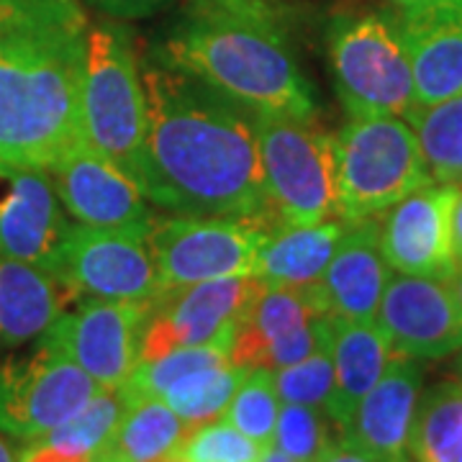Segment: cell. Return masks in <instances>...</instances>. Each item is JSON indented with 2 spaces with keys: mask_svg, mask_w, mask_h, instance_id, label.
Masks as SVG:
<instances>
[{
  "mask_svg": "<svg viewBox=\"0 0 462 462\" xmlns=\"http://www.w3.org/2000/svg\"><path fill=\"white\" fill-rule=\"evenodd\" d=\"M80 3H88L90 8L114 21H139L162 14L178 0H80Z\"/></svg>",
  "mask_w": 462,
  "mask_h": 462,
  "instance_id": "obj_35",
  "label": "cell"
},
{
  "mask_svg": "<svg viewBox=\"0 0 462 462\" xmlns=\"http://www.w3.org/2000/svg\"><path fill=\"white\" fill-rule=\"evenodd\" d=\"M54 190L75 224L134 231L147 236L154 221L152 203L139 185L85 142L50 167Z\"/></svg>",
  "mask_w": 462,
  "mask_h": 462,
  "instance_id": "obj_13",
  "label": "cell"
},
{
  "mask_svg": "<svg viewBox=\"0 0 462 462\" xmlns=\"http://www.w3.org/2000/svg\"><path fill=\"white\" fill-rule=\"evenodd\" d=\"M334 427L337 424L324 409L282 403L273 447H278L293 462H316L339 439V431L334 434Z\"/></svg>",
  "mask_w": 462,
  "mask_h": 462,
  "instance_id": "obj_32",
  "label": "cell"
},
{
  "mask_svg": "<svg viewBox=\"0 0 462 462\" xmlns=\"http://www.w3.org/2000/svg\"><path fill=\"white\" fill-rule=\"evenodd\" d=\"M411 462H462V380L434 383L419 396L413 416Z\"/></svg>",
  "mask_w": 462,
  "mask_h": 462,
  "instance_id": "obj_25",
  "label": "cell"
},
{
  "mask_svg": "<svg viewBox=\"0 0 462 462\" xmlns=\"http://www.w3.org/2000/svg\"><path fill=\"white\" fill-rule=\"evenodd\" d=\"M316 316H329L316 285H273L260 281L257 293L249 298L231 337L229 357L242 367H260L267 346L306 327Z\"/></svg>",
  "mask_w": 462,
  "mask_h": 462,
  "instance_id": "obj_20",
  "label": "cell"
},
{
  "mask_svg": "<svg viewBox=\"0 0 462 462\" xmlns=\"http://www.w3.org/2000/svg\"><path fill=\"white\" fill-rule=\"evenodd\" d=\"M263 462H293V460H291L288 455H282L278 447H270V449H267V455H264Z\"/></svg>",
  "mask_w": 462,
  "mask_h": 462,
  "instance_id": "obj_41",
  "label": "cell"
},
{
  "mask_svg": "<svg viewBox=\"0 0 462 462\" xmlns=\"http://www.w3.org/2000/svg\"><path fill=\"white\" fill-rule=\"evenodd\" d=\"M281 406L282 401L278 396V388H275L273 370L249 367L247 375L242 380V385L236 388V393L229 401L221 419H226L231 427L247 434L249 439H254L257 445L270 449L273 439H275Z\"/></svg>",
  "mask_w": 462,
  "mask_h": 462,
  "instance_id": "obj_29",
  "label": "cell"
},
{
  "mask_svg": "<svg viewBox=\"0 0 462 462\" xmlns=\"http://www.w3.org/2000/svg\"><path fill=\"white\" fill-rule=\"evenodd\" d=\"M124 411H126V398L118 388L116 391H100L98 396L93 398L75 419H69L67 424L57 427L42 439H47L57 447H65V449L78 452V455L98 457L100 449L114 437Z\"/></svg>",
  "mask_w": 462,
  "mask_h": 462,
  "instance_id": "obj_31",
  "label": "cell"
},
{
  "mask_svg": "<svg viewBox=\"0 0 462 462\" xmlns=\"http://www.w3.org/2000/svg\"><path fill=\"white\" fill-rule=\"evenodd\" d=\"M80 0H0V160L47 167L83 142Z\"/></svg>",
  "mask_w": 462,
  "mask_h": 462,
  "instance_id": "obj_3",
  "label": "cell"
},
{
  "mask_svg": "<svg viewBox=\"0 0 462 462\" xmlns=\"http://www.w3.org/2000/svg\"><path fill=\"white\" fill-rule=\"evenodd\" d=\"M329 352L334 363V391L327 413L342 431L357 403L385 373L393 349L378 321L329 316Z\"/></svg>",
  "mask_w": 462,
  "mask_h": 462,
  "instance_id": "obj_22",
  "label": "cell"
},
{
  "mask_svg": "<svg viewBox=\"0 0 462 462\" xmlns=\"http://www.w3.org/2000/svg\"><path fill=\"white\" fill-rule=\"evenodd\" d=\"M327 345H329V316H316L306 327L291 331L288 337L267 346L260 367H267V370L291 367V365L303 363L306 357H311Z\"/></svg>",
  "mask_w": 462,
  "mask_h": 462,
  "instance_id": "obj_34",
  "label": "cell"
},
{
  "mask_svg": "<svg viewBox=\"0 0 462 462\" xmlns=\"http://www.w3.org/2000/svg\"><path fill=\"white\" fill-rule=\"evenodd\" d=\"M345 229L346 218L319 224H275L257 252L254 278L296 288L321 282Z\"/></svg>",
  "mask_w": 462,
  "mask_h": 462,
  "instance_id": "obj_23",
  "label": "cell"
},
{
  "mask_svg": "<svg viewBox=\"0 0 462 462\" xmlns=\"http://www.w3.org/2000/svg\"><path fill=\"white\" fill-rule=\"evenodd\" d=\"M149 51L252 116L316 118L296 11L285 0H180Z\"/></svg>",
  "mask_w": 462,
  "mask_h": 462,
  "instance_id": "obj_2",
  "label": "cell"
},
{
  "mask_svg": "<svg viewBox=\"0 0 462 462\" xmlns=\"http://www.w3.org/2000/svg\"><path fill=\"white\" fill-rule=\"evenodd\" d=\"M314 121L257 116L264 193L278 224L342 218L337 142Z\"/></svg>",
  "mask_w": 462,
  "mask_h": 462,
  "instance_id": "obj_7",
  "label": "cell"
},
{
  "mask_svg": "<svg viewBox=\"0 0 462 462\" xmlns=\"http://www.w3.org/2000/svg\"><path fill=\"white\" fill-rule=\"evenodd\" d=\"M452 370H455V378L462 380V346L455 352V363H452Z\"/></svg>",
  "mask_w": 462,
  "mask_h": 462,
  "instance_id": "obj_42",
  "label": "cell"
},
{
  "mask_svg": "<svg viewBox=\"0 0 462 462\" xmlns=\"http://www.w3.org/2000/svg\"><path fill=\"white\" fill-rule=\"evenodd\" d=\"M260 278L231 275L162 291L149 303L139 363L162 357L180 346H231L236 321L257 293Z\"/></svg>",
  "mask_w": 462,
  "mask_h": 462,
  "instance_id": "obj_11",
  "label": "cell"
},
{
  "mask_svg": "<svg viewBox=\"0 0 462 462\" xmlns=\"http://www.w3.org/2000/svg\"><path fill=\"white\" fill-rule=\"evenodd\" d=\"M388 5H398V3H411V0H385Z\"/></svg>",
  "mask_w": 462,
  "mask_h": 462,
  "instance_id": "obj_43",
  "label": "cell"
},
{
  "mask_svg": "<svg viewBox=\"0 0 462 462\" xmlns=\"http://www.w3.org/2000/svg\"><path fill=\"white\" fill-rule=\"evenodd\" d=\"M121 391V388H118ZM126 398V396H124ZM188 430L162 398H126L114 437L98 452V462H154L165 457Z\"/></svg>",
  "mask_w": 462,
  "mask_h": 462,
  "instance_id": "obj_24",
  "label": "cell"
},
{
  "mask_svg": "<svg viewBox=\"0 0 462 462\" xmlns=\"http://www.w3.org/2000/svg\"><path fill=\"white\" fill-rule=\"evenodd\" d=\"M18 462H96L90 455H78L65 447H57L47 439H36L18 455Z\"/></svg>",
  "mask_w": 462,
  "mask_h": 462,
  "instance_id": "obj_36",
  "label": "cell"
},
{
  "mask_svg": "<svg viewBox=\"0 0 462 462\" xmlns=\"http://www.w3.org/2000/svg\"><path fill=\"white\" fill-rule=\"evenodd\" d=\"M316 462H385L375 457V455H370V452H363V449H357V447L346 445L342 439H337L334 445L319 457Z\"/></svg>",
  "mask_w": 462,
  "mask_h": 462,
  "instance_id": "obj_37",
  "label": "cell"
},
{
  "mask_svg": "<svg viewBox=\"0 0 462 462\" xmlns=\"http://www.w3.org/2000/svg\"><path fill=\"white\" fill-rule=\"evenodd\" d=\"M421 360L393 352L385 373L346 419L339 439L385 462H411L409 439L421 396Z\"/></svg>",
  "mask_w": 462,
  "mask_h": 462,
  "instance_id": "obj_18",
  "label": "cell"
},
{
  "mask_svg": "<svg viewBox=\"0 0 462 462\" xmlns=\"http://www.w3.org/2000/svg\"><path fill=\"white\" fill-rule=\"evenodd\" d=\"M275 224V218L239 216H154L147 245L162 291L254 275L257 252Z\"/></svg>",
  "mask_w": 462,
  "mask_h": 462,
  "instance_id": "obj_9",
  "label": "cell"
},
{
  "mask_svg": "<svg viewBox=\"0 0 462 462\" xmlns=\"http://www.w3.org/2000/svg\"><path fill=\"white\" fill-rule=\"evenodd\" d=\"M69 291L42 267L0 254V352L36 342L67 311Z\"/></svg>",
  "mask_w": 462,
  "mask_h": 462,
  "instance_id": "obj_21",
  "label": "cell"
},
{
  "mask_svg": "<svg viewBox=\"0 0 462 462\" xmlns=\"http://www.w3.org/2000/svg\"><path fill=\"white\" fill-rule=\"evenodd\" d=\"M51 278L78 298L152 303L162 293L144 234L83 224L67 231Z\"/></svg>",
  "mask_w": 462,
  "mask_h": 462,
  "instance_id": "obj_10",
  "label": "cell"
},
{
  "mask_svg": "<svg viewBox=\"0 0 462 462\" xmlns=\"http://www.w3.org/2000/svg\"><path fill=\"white\" fill-rule=\"evenodd\" d=\"M231 363L229 346L200 345L172 349L162 357H154L134 367L129 380L121 385V393L126 398H162L170 385H175L190 373H199L203 367Z\"/></svg>",
  "mask_w": 462,
  "mask_h": 462,
  "instance_id": "obj_28",
  "label": "cell"
},
{
  "mask_svg": "<svg viewBox=\"0 0 462 462\" xmlns=\"http://www.w3.org/2000/svg\"><path fill=\"white\" fill-rule=\"evenodd\" d=\"M337 142L342 218L383 216L431 182L421 144L403 116H349Z\"/></svg>",
  "mask_w": 462,
  "mask_h": 462,
  "instance_id": "obj_6",
  "label": "cell"
},
{
  "mask_svg": "<svg viewBox=\"0 0 462 462\" xmlns=\"http://www.w3.org/2000/svg\"><path fill=\"white\" fill-rule=\"evenodd\" d=\"M247 370L249 367L234 363L203 367L199 373H190V375L178 380L175 385H170L162 401L180 416L188 427L214 421V419L224 416L236 388L242 385V380L247 375Z\"/></svg>",
  "mask_w": 462,
  "mask_h": 462,
  "instance_id": "obj_27",
  "label": "cell"
},
{
  "mask_svg": "<svg viewBox=\"0 0 462 462\" xmlns=\"http://www.w3.org/2000/svg\"><path fill=\"white\" fill-rule=\"evenodd\" d=\"M0 462H18L16 449L3 431H0Z\"/></svg>",
  "mask_w": 462,
  "mask_h": 462,
  "instance_id": "obj_40",
  "label": "cell"
},
{
  "mask_svg": "<svg viewBox=\"0 0 462 462\" xmlns=\"http://www.w3.org/2000/svg\"><path fill=\"white\" fill-rule=\"evenodd\" d=\"M447 288H449V293H452V298L457 300V306H460L462 311V267H455L449 275L445 278Z\"/></svg>",
  "mask_w": 462,
  "mask_h": 462,
  "instance_id": "obj_39",
  "label": "cell"
},
{
  "mask_svg": "<svg viewBox=\"0 0 462 462\" xmlns=\"http://www.w3.org/2000/svg\"><path fill=\"white\" fill-rule=\"evenodd\" d=\"M455 196L457 182L431 180L378 216L380 247L393 273L419 278H447L455 270Z\"/></svg>",
  "mask_w": 462,
  "mask_h": 462,
  "instance_id": "obj_15",
  "label": "cell"
},
{
  "mask_svg": "<svg viewBox=\"0 0 462 462\" xmlns=\"http://www.w3.org/2000/svg\"><path fill=\"white\" fill-rule=\"evenodd\" d=\"M452 254L455 267H462V182H457V196L452 208Z\"/></svg>",
  "mask_w": 462,
  "mask_h": 462,
  "instance_id": "obj_38",
  "label": "cell"
},
{
  "mask_svg": "<svg viewBox=\"0 0 462 462\" xmlns=\"http://www.w3.org/2000/svg\"><path fill=\"white\" fill-rule=\"evenodd\" d=\"M267 449L231 427L226 419H214L188 427L180 442L167 452L172 462H263Z\"/></svg>",
  "mask_w": 462,
  "mask_h": 462,
  "instance_id": "obj_30",
  "label": "cell"
},
{
  "mask_svg": "<svg viewBox=\"0 0 462 462\" xmlns=\"http://www.w3.org/2000/svg\"><path fill=\"white\" fill-rule=\"evenodd\" d=\"M67 216L47 167L0 160V254L44 273L54 270L67 231Z\"/></svg>",
  "mask_w": 462,
  "mask_h": 462,
  "instance_id": "obj_14",
  "label": "cell"
},
{
  "mask_svg": "<svg viewBox=\"0 0 462 462\" xmlns=\"http://www.w3.org/2000/svg\"><path fill=\"white\" fill-rule=\"evenodd\" d=\"M273 378L282 403H298V406L327 411L334 391V363H331L329 345L321 346L303 363L273 370Z\"/></svg>",
  "mask_w": 462,
  "mask_h": 462,
  "instance_id": "obj_33",
  "label": "cell"
},
{
  "mask_svg": "<svg viewBox=\"0 0 462 462\" xmlns=\"http://www.w3.org/2000/svg\"><path fill=\"white\" fill-rule=\"evenodd\" d=\"M139 190L180 216L275 218L264 193L257 116L149 51ZM278 221V218H275Z\"/></svg>",
  "mask_w": 462,
  "mask_h": 462,
  "instance_id": "obj_1",
  "label": "cell"
},
{
  "mask_svg": "<svg viewBox=\"0 0 462 462\" xmlns=\"http://www.w3.org/2000/svg\"><path fill=\"white\" fill-rule=\"evenodd\" d=\"M149 303L80 298L47 334L83 367L103 391L121 388L139 365Z\"/></svg>",
  "mask_w": 462,
  "mask_h": 462,
  "instance_id": "obj_12",
  "label": "cell"
},
{
  "mask_svg": "<svg viewBox=\"0 0 462 462\" xmlns=\"http://www.w3.org/2000/svg\"><path fill=\"white\" fill-rule=\"evenodd\" d=\"M96 380L44 331L0 363V431L32 445L67 424L98 396Z\"/></svg>",
  "mask_w": 462,
  "mask_h": 462,
  "instance_id": "obj_8",
  "label": "cell"
},
{
  "mask_svg": "<svg viewBox=\"0 0 462 462\" xmlns=\"http://www.w3.org/2000/svg\"><path fill=\"white\" fill-rule=\"evenodd\" d=\"M393 270L380 247V218L346 221L345 236L331 257L319 291L327 314L352 321H375Z\"/></svg>",
  "mask_w": 462,
  "mask_h": 462,
  "instance_id": "obj_19",
  "label": "cell"
},
{
  "mask_svg": "<svg viewBox=\"0 0 462 462\" xmlns=\"http://www.w3.org/2000/svg\"><path fill=\"white\" fill-rule=\"evenodd\" d=\"M96 462H98V460H96Z\"/></svg>",
  "mask_w": 462,
  "mask_h": 462,
  "instance_id": "obj_44",
  "label": "cell"
},
{
  "mask_svg": "<svg viewBox=\"0 0 462 462\" xmlns=\"http://www.w3.org/2000/svg\"><path fill=\"white\" fill-rule=\"evenodd\" d=\"M403 118L421 144L431 178L462 182V93L430 106H413Z\"/></svg>",
  "mask_w": 462,
  "mask_h": 462,
  "instance_id": "obj_26",
  "label": "cell"
},
{
  "mask_svg": "<svg viewBox=\"0 0 462 462\" xmlns=\"http://www.w3.org/2000/svg\"><path fill=\"white\" fill-rule=\"evenodd\" d=\"M375 321L396 355L442 360L462 346V311L445 278L393 273Z\"/></svg>",
  "mask_w": 462,
  "mask_h": 462,
  "instance_id": "obj_16",
  "label": "cell"
},
{
  "mask_svg": "<svg viewBox=\"0 0 462 462\" xmlns=\"http://www.w3.org/2000/svg\"><path fill=\"white\" fill-rule=\"evenodd\" d=\"M409 51L416 106L462 93V0H411L388 5Z\"/></svg>",
  "mask_w": 462,
  "mask_h": 462,
  "instance_id": "obj_17",
  "label": "cell"
},
{
  "mask_svg": "<svg viewBox=\"0 0 462 462\" xmlns=\"http://www.w3.org/2000/svg\"><path fill=\"white\" fill-rule=\"evenodd\" d=\"M327 57L349 116H406L416 106L409 51L388 8L337 14L327 29Z\"/></svg>",
  "mask_w": 462,
  "mask_h": 462,
  "instance_id": "obj_5",
  "label": "cell"
},
{
  "mask_svg": "<svg viewBox=\"0 0 462 462\" xmlns=\"http://www.w3.org/2000/svg\"><path fill=\"white\" fill-rule=\"evenodd\" d=\"M83 142L136 185L144 160L147 93L132 32L114 18L90 23L80 93Z\"/></svg>",
  "mask_w": 462,
  "mask_h": 462,
  "instance_id": "obj_4",
  "label": "cell"
}]
</instances>
